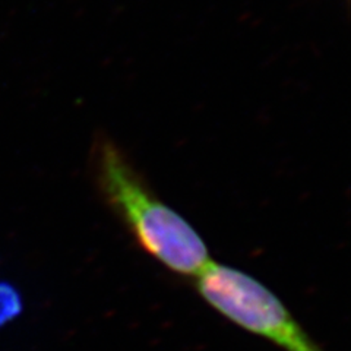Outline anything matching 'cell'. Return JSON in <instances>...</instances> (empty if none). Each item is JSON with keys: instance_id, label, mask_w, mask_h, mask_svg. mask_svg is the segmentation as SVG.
I'll use <instances>...</instances> for the list:
<instances>
[{"instance_id": "cell-3", "label": "cell", "mask_w": 351, "mask_h": 351, "mask_svg": "<svg viewBox=\"0 0 351 351\" xmlns=\"http://www.w3.org/2000/svg\"><path fill=\"white\" fill-rule=\"evenodd\" d=\"M22 300L19 293L6 282H0V326L9 324L21 313Z\"/></svg>"}, {"instance_id": "cell-1", "label": "cell", "mask_w": 351, "mask_h": 351, "mask_svg": "<svg viewBox=\"0 0 351 351\" xmlns=\"http://www.w3.org/2000/svg\"><path fill=\"white\" fill-rule=\"evenodd\" d=\"M94 182L110 211L149 256L182 277H196L210 254L189 221L152 191L125 151L108 138L91 152Z\"/></svg>"}, {"instance_id": "cell-2", "label": "cell", "mask_w": 351, "mask_h": 351, "mask_svg": "<svg viewBox=\"0 0 351 351\" xmlns=\"http://www.w3.org/2000/svg\"><path fill=\"white\" fill-rule=\"evenodd\" d=\"M195 278L201 298L234 325L284 351H325L277 295L249 274L210 262Z\"/></svg>"}]
</instances>
